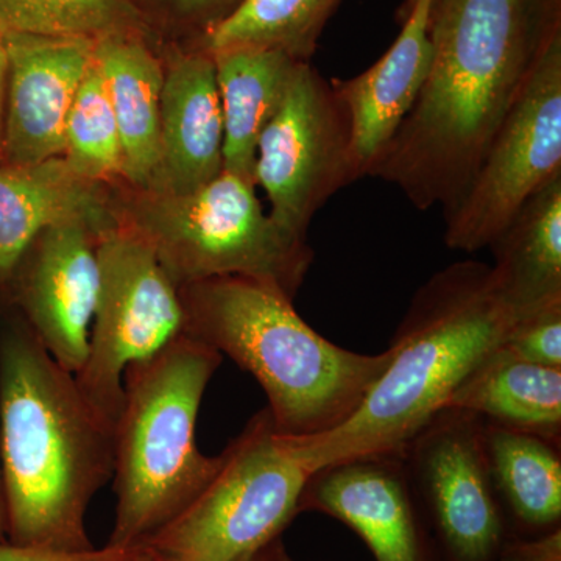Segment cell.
Instances as JSON below:
<instances>
[{"label":"cell","instance_id":"cell-1","mask_svg":"<svg viewBox=\"0 0 561 561\" xmlns=\"http://www.w3.org/2000/svg\"><path fill=\"white\" fill-rule=\"evenodd\" d=\"M560 27L561 0H432L430 73L368 176L449 213Z\"/></svg>","mask_w":561,"mask_h":561},{"label":"cell","instance_id":"cell-2","mask_svg":"<svg viewBox=\"0 0 561 561\" xmlns=\"http://www.w3.org/2000/svg\"><path fill=\"white\" fill-rule=\"evenodd\" d=\"M114 423L84 397L11 306L0 302V468L7 540L94 551L87 512L113 478Z\"/></svg>","mask_w":561,"mask_h":561},{"label":"cell","instance_id":"cell-3","mask_svg":"<svg viewBox=\"0 0 561 561\" xmlns=\"http://www.w3.org/2000/svg\"><path fill=\"white\" fill-rule=\"evenodd\" d=\"M518 313L497 290L489 264L461 261L413 295L391 339V360L341 426L290 437L306 470L373 454L402 453L454 391L507 341Z\"/></svg>","mask_w":561,"mask_h":561},{"label":"cell","instance_id":"cell-4","mask_svg":"<svg viewBox=\"0 0 561 561\" xmlns=\"http://www.w3.org/2000/svg\"><path fill=\"white\" fill-rule=\"evenodd\" d=\"M179 291L184 334L256 379L280 434L311 437L341 426L389 367L390 348L365 354L335 345L272 284L220 276Z\"/></svg>","mask_w":561,"mask_h":561},{"label":"cell","instance_id":"cell-5","mask_svg":"<svg viewBox=\"0 0 561 561\" xmlns=\"http://www.w3.org/2000/svg\"><path fill=\"white\" fill-rule=\"evenodd\" d=\"M224 356L180 334L147 359L128 365L114 421L110 548L136 549L180 515L213 478L219 456L197 445L198 411Z\"/></svg>","mask_w":561,"mask_h":561},{"label":"cell","instance_id":"cell-6","mask_svg":"<svg viewBox=\"0 0 561 561\" xmlns=\"http://www.w3.org/2000/svg\"><path fill=\"white\" fill-rule=\"evenodd\" d=\"M113 213L149 243L176 287L243 276L294 300L313 261L308 239L276 224L262 208L256 184L230 172L181 195L117 184Z\"/></svg>","mask_w":561,"mask_h":561},{"label":"cell","instance_id":"cell-7","mask_svg":"<svg viewBox=\"0 0 561 561\" xmlns=\"http://www.w3.org/2000/svg\"><path fill=\"white\" fill-rule=\"evenodd\" d=\"M311 474L262 409L195 500L139 548L158 561H241L280 538Z\"/></svg>","mask_w":561,"mask_h":561},{"label":"cell","instance_id":"cell-8","mask_svg":"<svg viewBox=\"0 0 561 561\" xmlns=\"http://www.w3.org/2000/svg\"><path fill=\"white\" fill-rule=\"evenodd\" d=\"M561 175V27L552 33L485 157L445 216L448 249L476 253Z\"/></svg>","mask_w":561,"mask_h":561},{"label":"cell","instance_id":"cell-9","mask_svg":"<svg viewBox=\"0 0 561 561\" xmlns=\"http://www.w3.org/2000/svg\"><path fill=\"white\" fill-rule=\"evenodd\" d=\"M98 257L101 286L90 348L76 379L91 404L114 423L128 365L183 334L184 312L179 287L135 231L111 225L101 232Z\"/></svg>","mask_w":561,"mask_h":561},{"label":"cell","instance_id":"cell-10","mask_svg":"<svg viewBox=\"0 0 561 561\" xmlns=\"http://www.w3.org/2000/svg\"><path fill=\"white\" fill-rule=\"evenodd\" d=\"M345 110L311 62H300L256 147L254 183L272 219L308 239L309 225L330 198L354 183Z\"/></svg>","mask_w":561,"mask_h":561},{"label":"cell","instance_id":"cell-11","mask_svg":"<svg viewBox=\"0 0 561 561\" xmlns=\"http://www.w3.org/2000/svg\"><path fill=\"white\" fill-rule=\"evenodd\" d=\"M483 431L481 416L445 408L402 449L413 490L454 561H490L504 538Z\"/></svg>","mask_w":561,"mask_h":561},{"label":"cell","instance_id":"cell-12","mask_svg":"<svg viewBox=\"0 0 561 561\" xmlns=\"http://www.w3.org/2000/svg\"><path fill=\"white\" fill-rule=\"evenodd\" d=\"M114 224L51 225L33 239L0 290V302L20 313L54 360L73 375L90 348L101 286L99 238Z\"/></svg>","mask_w":561,"mask_h":561},{"label":"cell","instance_id":"cell-13","mask_svg":"<svg viewBox=\"0 0 561 561\" xmlns=\"http://www.w3.org/2000/svg\"><path fill=\"white\" fill-rule=\"evenodd\" d=\"M3 41L9 68L2 162L28 165L61 158L66 121L95 39L3 33Z\"/></svg>","mask_w":561,"mask_h":561},{"label":"cell","instance_id":"cell-14","mask_svg":"<svg viewBox=\"0 0 561 561\" xmlns=\"http://www.w3.org/2000/svg\"><path fill=\"white\" fill-rule=\"evenodd\" d=\"M341 519L367 542L376 561H424L415 490L402 453L335 461L309 476L300 512Z\"/></svg>","mask_w":561,"mask_h":561},{"label":"cell","instance_id":"cell-15","mask_svg":"<svg viewBox=\"0 0 561 561\" xmlns=\"http://www.w3.org/2000/svg\"><path fill=\"white\" fill-rule=\"evenodd\" d=\"M160 168L150 191L190 194L224 172L216 65L202 47L161 44ZM146 191V190H144Z\"/></svg>","mask_w":561,"mask_h":561},{"label":"cell","instance_id":"cell-16","mask_svg":"<svg viewBox=\"0 0 561 561\" xmlns=\"http://www.w3.org/2000/svg\"><path fill=\"white\" fill-rule=\"evenodd\" d=\"M431 7L432 0H416L397 41L370 69L353 79L331 81L348 117L356 181L370 175L427 79L432 62Z\"/></svg>","mask_w":561,"mask_h":561},{"label":"cell","instance_id":"cell-17","mask_svg":"<svg viewBox=\"0 0 561 561\" xmlns=\"http://www.w3.org/2000/svg\"><path fill=\"white\" fill-rule=\"evenodd\" d=\"M92 60L119 127L122 184L150 190L160 168V43L144 32L110 33L94 41Z\"/></svg>","mask_w":561,"mask_h":561},{"label":"cell","instance_id":"cell-18","mask_svg":"<svg viewBox=\"0 0 561 561\" xmlns=\"http://www.w3.org/2000/svg\"><path fill=\"white\" fill-rule=\"evenodd\" d=\"M113 191L81 179L62 158L28 165L0 162V290L33 239L51 225L114 224Z\"/></svg>","mask_w":561,"mask_h":561},{"label":"cell","instance_id":"cell-19","mask_svg":"<svg viewBox=\"0 0 561 561\" xmlns=\"http://www.w3.org/2000/svg\"><path fill=\"white\" fill-rule=\"evenodd\" d=\"M489 249L497 290L518 317L561 301V175L524 203Z\"/></svg>","mask_w":561,"mask_h":561},{"label":"cell","instance_id":"cell-20","mask_svg":"<svg viewBox=\"0 0 561 561\" xmlns=\"http://www.w3.org/2000/svg\"><path fill=\"white\" fill-rule=\"evenodd\" d=\"M210 55L224 114V171L254 183L257 140L302 61L271 49H231Z\"/></svg>","mask_w":561,"mask_h":561},{"label":"cell","instance_id":"cell-21","mask_svg":"<svg viewBox=\"0 0 561 561\" xmlns=\"http://www.w3.org/2000/svg\"><path fill=\"white\" fill-rule=\"evenodd\" d=\"M445 408L561 442V368L531 364L502 345L457 387Z\"/></svg>","mask_w":561,"mask_h":561},{"label":"cell","instance_id":"cell-22","mask_svg":"<svg viewBox=\"0 0 561 561\" xmlns=\"http://www.w3.org/2000/svg\"><path fill=\"white\" fill-rule=\"evenodd\" d=\"M486 461L497 501L529 527L561 518V442L486 423Z\"/></svg>","mask_w":561,"mask_h":561},{"label":"cell","instance_id":"cell-23","mask_svg":"<svg viewBox=\"0 0 561 561\" xmlns=\"http://www.w3.org/2000/svg\"><path fill=\"white\" fill-rule=\"evenodd\" d=\"M342 0H243L238 10L195 47L209 54L231 49L284 51L311 62L317 44Z\"/></svg>","mask_w":561,"mask_h":561},{"label":"cell","instance_id":"cell-24","mask_svg":"<svg viewBox=\"0 0 561 561\" xmlns=\"http://www.w3.org/2000/svg\"><path fill=\"white\" fill-rule=\"evenodd\" d=\"M61 158L81 179L108 186L122 183L119 127L94 60L69 111Z\"/></svg>","mask_w":561,"mask_h":561},{"label":"cell","instance_id":"cell-25","mask_svg":"<svg viewBox=\"0 0 561 561\" xmlns=\"http://www.w3.org/2000/svg\"><path fill=\"white\" fill-rule=\"evenodd\" d=\"M119 32L151 35L130 0H0L2 35L31 33L99 39Z\"/></svg>","mask_w":561,"mask_h":561},{"label":"cell","instance_id":"cell-26","mask_svg":"<svg viewBox=\"0 0 561 561\" xmlns=\"http://www.w3.org/2000/svg\"><path fill=\"white\" fill-rule=\"evenodd\" d=\"M160 44L197 46L243 0H130Z\"/></svg>","mask_w":561,"mask_h":561},{"label":"cell","instance_id":"cell-27","mask_svg":"<svg viewBox=\"0 0 561 561\" xmlns=\"http://www.w3.org/2000/svg\"><path fill=\"white\" fill-rule=\"evenodd\" d=\"M504 348L531 364L561 368V301L519 317Z\"/></svg>","mask_w":561,"mask_h":561},{"label":"cell","instance_id":"cell-28","mask_svg":"<svg viewBox=\"0 0 561 561\" xmlns=\"http://www.w3.org/2000/svg\"><path fill=\"white\" fill-rule=\"evenodd\" d=\"M103 552L105 548L84 553H58L22 548L10 541L0 542V561H95L101 559Z\"/></svg>","mask_w":561,"mask_h":561},{"label":"cell","instance_id":"cell-29","mask_svg":"<svg viewBox=\"0 0 561 561\" xmlns=\"http://www.w3.org/2000/svg\"><path fill=\"white\" fill-rule=\"evenodd\" d=\"M241 561H291L289 553L286 552V548H284L283 541L280 538H276L275 541H272L271 545L265 546V548L260 549V551L251 553V556L245 557Z\"/></svg>","mask_w":561,"mask_h":561},{"label":"cell","instance_id":"cell-30","mask_svg":"<svg viewBox=\"0 0 561 561\" xmlns=\"http://www.w3.org/2000/svg\"><path fill=\"white\" fill-rule=\"evenodd\" d=\"M7 49L3 35L0 33V162H2V130H3V105H5V88H7Z\"/></svg>","mask_w":561,"mask_h":561},{"label":"cell","instance_id":"cell-31","mask_svg":"<svg viewBox=\"0 0 561 561\" xmlns=\"http://www.w3.org/2000/svg\"><path fill=\"white\" fill-rule=\"evenodd\" d=\"M7 540V504L3 491L2 468H0V542Z\"/></svg>","mask_w":561,"mask_h":561},{"label":"cell","instance_id":"cell-32","mask_svg":"<svg viewBox=\"0 0 561 561\" xmlns=\"http://www.w3.org/2000/svg\"><path fill=\"white\" fill-rule=\"evenodd\" d=\"M133 552H135V549L124 551V549H114L110 548V546H105V552H103L101 559L95 561H130Z\"/></svg>","mask_w":561,"mask_h":561},{"label":"cell","instance_id":"cell-33","mask_svg":"<svg viewBox=\"0 0 561 561\" xmlns=\"http://www.w3.org/2000/svg\"><path fill=\"white\" fill-rule=\"evenodd\" d=\"M130 561H158L151 556L150 552H147L144 548H136L135 552H133V557Z\"/></svg>","mask_w":561,"mask_h":561},{"label":"cell","instance_id":"cell-34","mask_svg":"<svg viewBox=\"0 0 561 561\" xmlns=\"http://www.w3.org/2000/svg\"><path fill=\"white\" fill-rule=\"evenodd\" d=\"M416 0H405L404 7H402V18L408 16L409 11L413 9V5H415Z\"/></svg>","mask_w":561,"mask_h":561}]
</instances>
